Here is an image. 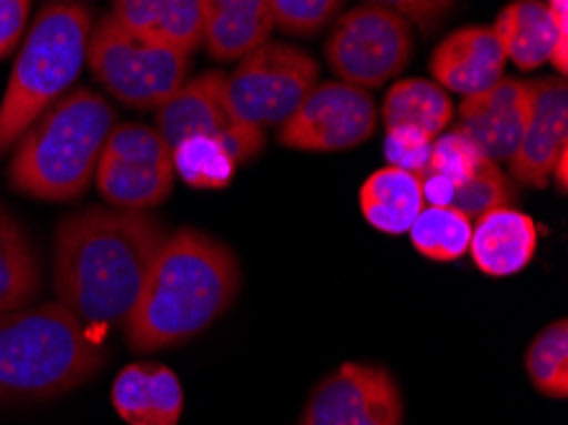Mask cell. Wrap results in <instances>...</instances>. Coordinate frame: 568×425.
Listing matches in <instances>:
<instances>
[{"instance_id": "cell-1", "label": "cell", "mask_w": 568, "mask_h": 425, "mask_svg": "<svg viewBox=\"0 0 568 425\" xmlns=\"http://www.w3.org/2000/svg\"><path fill=\"white\" fill-rule=\"evenodd\" d=\"M166 237V224L149 212L92 206L69 214L54 237L57 303L90 328L123 326Z\"/></svg>"}, {"instance_id": "cell-2", "label": "cell", "mask_w": 568, "mask_h": 425, "mask_svg": "<svg viewBox=\"0 0 568 425\" xmlns=\"http://www.w3.org/2000/svg\"><path fill=\"white\" fill-rule=\"evenodd\" d=\"M240 281V263L225 242L194 227L169 232L123 321L128 346L149 354L192 342L235 303Z\"/></svg>"}, {"instance_id": "cell-3", "label": "cell", "mask_w": 568, "mask_h": 425, "mask_svg": "<svg viewBox=\"0 0 568 425\" xmlns=\"http://www.w3.org/2000/svg\"><path fill=\"white\" fill-rule=\"evenodd\" d=\"M108 352L62 303L0 314V403L51 401L98 375Z\"/></svg>"}, {"instance_id": "cell-4", "label": "cell", "mask_w": 568, "mask_h": 425, "mask_svg": "<svg viewBox=\"0 0 568 425\" xmlns=\"http://www.w3.org/2000/svg\"><path fill=\"white\" fill-rule=\"evenodd\" d=\"M115 110L102 94L80 87L33 120L16 143L8 181L41 202H72L88 192Z\"/></svg>"}, {"instance_id": "cell-5", "label": "cell", "mask_w": 568, "mask_h": 425, "mask_svg": "<svg viewBox=\"0 0 568 425\" xmlns=\"http://www.w3.org/2000/svg\"><path fill=\"white\" fill-rule=\"evenodd\" d=\"M92 13L77 0H51L26 33L11 80L0 100V155L47 112L80 74L88 59Z\"/></svg>"}, {"instance_id": "cell-6", "label": "cell", "mask_w": 568, "mask_h": 425, "mask_svg": "<svg viewBox=\"0 0 568 425\" xmlns=\"http://www.w3.org/2000/svg\"><path fill=\"white\" fill-rule=\"evenodd\" d=\"M88 64L94 80L123 105L159 110L186 82L192 54L138 37L105 16L90 31Z\"/></svg>"}, {"instance_id": "cell-7", "label": "cell", "mask_w": 568, "mask_h": 425, "mask_svg": "<svg viewBox=\"0 0 568 425\" xmlns=\"http://www.w3.org/2000/svg\"><path fill=\"white\" fill-rule=\"evenodd\" d=\"M416 39L413 26L385 6H357L347 11L326 39L324 54L342 82L375 90L410 64Z\"/></svg>"}, {"instance_id": "cell-8", "label": "cell", "mask_w": 568, "mask_h": 425, "mask_svg": "<svg viewBox=\"0 0 568 425\" xmlns=\"http://www.w3.org/2000/svg\"><path fill=\"white\" fill-rule=\"evenodd\" d=\"M318 64L312 54L281 41H265L240 59L227 77L237 115L255 128L281 125L316 87Z\"/></svg>"}, {"instance_id": "cell-9", "label": "cell", "mask_w": 568, "mask_h": 425, "mask_svg": "<svg viewBox=\"0 0 568 425\" xmlns=\"http://www.w3.org/2000/svg\"><path fill=\"white\" fill-rule=\"evenodd\" d=\"M156 125L171 149L184 138L206 135L225 145L237 163L253 161L265 143L263 130L237 115L225 72H204L186 80L174 98L159 108Z\"/></svg>"}, {"instance_id": "cell-10", "label": "cell", "mask_w": 568, "mask_h": 425, "mask_svg": "<svg viewBox=\"0 0 568 425\" xmlns=\"http://www.w3.org/2000/svg\"><path fill=\"white\" fill-rule=\"evenodd\" d=\"M377 108L373 94L347 82L316 84L278 130V143L294 151L337 153L373 138Z\"/></svg>"}, {"instance_id": "cell-11", "label": "cell", "mask_w": 568, "mask_h": 425, "mask_svg": "<svg viewBox=\"0 0 568 425\" xmlns=\"http://www.w3.org/2000/svg\"><path fill=\"white\" fill-rule=\"evenodd\" d=\"M400 387L377 364L347 362L308 397L301 425H403Z\"/></svg>"}, {"instance_id": "cell-12", "label": "cell", "mask_w": 568, "mask_h": 425, "mask_svg": "<svg viewBox=\"0 0 568 425\" xmlns=\"http://www.w3.org/2000/svg\"><path fill=\"white\" fill-rule=\"evenodd\" d=\"M532 105V84L523 80H503L485 92L462 100L459 133L477 145L481 155L500 163L518 151L525 123Z\"/></svg>"}, {"instance_id": "cell-13", "label": "cell", "mask_w": 568, "mask_h": 425, "mask_svg": "<svg viewBox=\"0 0 568 425\" xmlns=\"http://www.w3.org/2000/svg\"><path fill=\"white\" fill-rule=\"evenodd\" d=\"M532 105L510 173L525 186L546 189L561 151L568 149V90L564 80H536Z\"/></svg>"}, {"instance_id": "cell-14", "label": "cell", "mask_w": 568, "mask_h": 425, "mask_svg": "<svg viewBox=\"0 0 568 425\" xmlns=\"http://www.w3.org/2000/svg\"><path fill=\"white\" fill-rule=\"evenodd\" d=\"M505 62V49L493 26H464L438 43L432 72L438 87L469 98L500 82Z\"/></svg>"}, {"instance_id": "cell-15", "label": "cell", "mask_w": 568, "mask_h": 425, "mask_svg": "<svg viewBox=\"0 0 568 425\" xmlns=\"http://www.w3.org/2000/svg\"><path fill=\"white\" fill-rule=\"evenodd\" d=\"M113 407L128 425H176L184 411V389L176 372L159 362H135L118 372Z\"/></svg>"}, {"instance_id": "cell-16", "label": "cell", "mask_w": 568, "mask_h": 425, "mask_svg": "<svg viewBox=\"0 0 568 425\" xmlns=\"http://www.w3.org/2000/svg\"><path fill=\"white\" fill-rule=\"evenodd\" d=\"M538 247V227L528 214L500 206L481 214L471 227V260L485 275L507 277L525 271Z\"/></svg>"}, {"instance_id": "cell-17", "label": "cell", "mask_w": 568, "mask_h": 425, "mask_svg": "<svg viewBox=\"0 0 568 425\" xmlns=\"http://www.w3.org/2000/svg\"><path fill=\"white\" fill-rule=\"evenodd\" d=\"M275 29L268 0H202V41L217 62H237Z\"/></svg>"}, {"instance_id": "cell-18", "label": "cell", "mask_w": 568, "mask_h": 425, "mask_svg": "<svg viewBox=\"0 0 568 425\" xmlns=\"http://www.w3.org/2000/svg\"><path fill=\"white\" fill-rule=\"evenodd\" d=\"M110 16L138 37L184 54L202 47V0H115Z\"/></svg>"}, {"instance_id": "cell-19", "label": "cell", "mask_w": 568, "mask_h": 425, "mask_svg": "<svg viewBox=\"0 0 568 425\" xmlns=\"http://www.w3.org/2000/svg\"><path fill=\"white\" fill-rule=\"evenodd\" d=\"M568 16H558L540 0H515L497 16L493 31L500 39L505 57L523 72L544 67L550 49L566 31Z\"/></svg>"}, {"instance_id": "cell-20", "label": "cell", "mask_w": 568, "mask_h": 425, "mask_svg": "<svg viewBox=\"0 0 568 425\" xmlns=\"http://www.w3.org/2000/svg\"><path fill=\"white\" fill-rule=\"evenodd\" d=\"M359 206L365 220L385 234H406L416 216L424 210L420 179L395 166L369 173L359 189Z\"/></svg>"}, {"instance_id": "cell-21", "label": "cell", "mask_w": 568, "mask_h": 425, "mask_svg": "<svg viewBox=\"0 0 568 425\" xmlns=\"http://www.w3.org/2000/svg\"><path fill=\"white\" fill-rule=\"evenodd\" d=\"M174 166H153V163H131L100 155L94 181L102 199L115 210L149 212L166 202L174 192Z\"/></svg>"}, {"instance_id": "cell-22", "label": "cell", "mask_w": 568, "mask_h": 425, "mask_svg": "<svg viewBox=\"0 0 568 425\" xmlns=\"http://www.w3.org/2000/svg\"><path fill=\"white\" fill-rule=\"evenodd\" d=\"M41 289V267L29 234L0 210V314L26 308Z\"/></svg>"}, {"instance_id": "cell-23", "label": "cell", "mask_w": 568, "mask_h": 425, "mask_svg": "<svg viewBox=\"0 0 568 425\" xmlns=\"http://www.w3.org/2000/svg\"><path fill=\"white\" fill-rule=\"evenodd\" d=\"M454 118L452 98L444 87L426 80H403L385 94V128H416L438 138Z\"/></svg>"}, {"instance_id": "cell-24", "label": "cell", "mask_w": 568, "mask_h": 425, "mask_svg": "<svg viewBox=\"0 0 568 425\" xmlns=\"http://www.w3.org/2000/svg\"><path fill=\"white\" fill-rule=\"evenodd\" d=\"M408 232L420 255L436 263H452L467 255L471 222L452 206H424Z\"/></svg>"}, {"instance_id": "cell-25", "label": "cell", "mask_w": 568, "mask_h": 425, "mask_svg": "<svg viewBox=\"0 0 568 425\" xmlns=\"http://www.w3.org/2000/svg\"><path fill=\"white\" fill-rule=\"evenodd\" d=\"M525 370L530 385L540 395L566 401L568 397V324L558 318L546 326L525 352Z\"/></svg>"}, {"instance_id": "cell-26", "label": "cell", "mask_w": 568, "mask_h": 425, "mask_svg": "<svg viewBox=\"0 0 568 425\" xmlns=\"http://www.w3.org/2000/svg\"><path fill=\"white\" fill-rule=\"evenodd\" d=\"M171 159H174V171L194 189H227L235 179L237 161L214 138H184L171 149Z\"/></svg>"}, {"instance_id": "cell-27", "label": "cell", "mask_w": 568, "mask_h": 425, "mask_svg": "<svg viewBox=\"0 0 568 425\" xmlns=\"http://www.w3.org/2000/svg\"><path fill=\"white\" fill-rule=\"evenodd\" d=\"M510 202L513 192L510 184H507V176L495 161L485 159L469 179H464L456 186L449 206L462 216H467L469 222H475L481 214L500 210V206H510Z\"/></svg>"}, {"instance_id": "cell-28", "label": "cell", "mask_w": 568, "mask_h": 425, "mask_svg": "<svg viewBox=\"0 0 568 425\" xmlns=\"http://www.w3.org/2000/svg\"><path fill=\"white\" fill-rule=\"evenodd\" d=\"M100 155L131 163H153V166H174L166 138L159 130L138 123H125L110 130Z\"/></svg>"}, {"instance_id": "cell-29", "label": "cell", "mask_w": 568, "mask_h": 425, "mask_svg": "<svg viewBox=\"0 0 568 425\" xmlns=\"http://www.w3.org/2000/svg\"><path fill=\"white\" fill-rule=\"evenodd\" d=\"M481 161H485V155H481L477 145L467 135L459 133V130H454V133H442L434 138L432 161H428L424 176H442L452 181L454 186H459L464 179L475 173Z\"/></svg>"}, {"instance_id": "cell-30", "label": "cell", "mask_w": 568, "mask_h": 425, "mask_svg": "<svg viewBox=\"0 0 568 425\" xmlns=\"http://www.w3.org/2000/svg\"><path fill=\"white\" fill-rule=\"evenodd\" d=\"M273 21L294 37H314L342 8V0H268Z\"/></svg>"}, {"instance_id": "cell-31", "label": "cell", "mask_w": 568, "mask_h": 425, "mask_svg": "<svg viewBox=\"0 0 568 425\" xmlns=\"http://www.w3.org/2000/svg\"><path fill=\"white\" fill-rule=\"evenodd\" d=\"M434 138L420 133L416 128H387L385 135V159L387 166L416 173L420 179L432 161Z\"/></svg>"}, {"instance_id": "cell-32", "label": "cell", "mask_w": 568, "mask_h": 425, "mask_svg": "<svg viewBox=\"0 0 568 425\" xmlns=\"http://www.w3.org/2000/svg\"><path fill=\"white\" fill-rule=\"evenodd\" d=\"M373 6H385L406 16L410 23H418L424 31L436 29L449 16L456 0H365Z\"/></svg>"}, {"instance_id": "cell-33", "label": "cell", "mask_w": 568, "mask_h": 425, "mask_svg": "<svg viewBox=\"0 0 568 425\" xmlns=\"http://www.w3.org/2000/svg\"><path fill=\"white\" fill-rule=\"evenodd\" d=\"M29 11L31 0H0V59L19 47Z\"/></svg>"}, {"instance_id": "cell-34", "label": "cell", "mask_w": 568, "mask_h": 425, "mask_svg": "<svg viewBox=\"0 0 568 425\" xmlns=\"http://www.w3.org/2000/svg\"><path fill=\"white\" fill-rule=\"evenodd\" d=\"M566 166H568V149L561 151V155H558V161H556V166H554V173H550V176H556L558 189H561V192H566V181H568Z\"/></svg>"}, {"instance_id": "cell-35", "label": "cell", "mask_w": 568, "mask_h": 425, "mask_svg": "<svg viewBox=\"0 0 568 425\" xmlns=\"http://www.w3.org/2000/svg\"><path fill=\"white\" fill-rule=\"evenodd\" d=\"M546 6H548L550 11H554V13H558V16H568V11H566V8H568V0H548Z\"/></svg>"}]
</instances>
